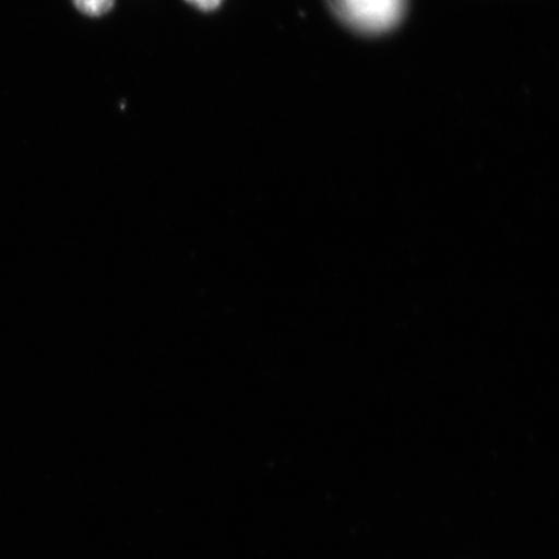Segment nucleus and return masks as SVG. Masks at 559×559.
Instances as JSON below:
<instances>
[{
    "label": "nucleus",
    "mask_w": 559,
    "mask_h": 559,
    "mask_svg": "<svg viewBox=\"0 0 559 559\" xmlns=\"http://www.w3.org/2000/svg\"><path fill=\"white\" fill-rule=\"evenodd\" d=\"M335 16L352 29L377 34L393 29L407 0H328Z\"/></svg>",
    "instance_id": "f257e3e1"
},
{
    "label": "nucleus",
    "mask_w": 559,
    "mask_h": 559,
    "mask_svg": "<svg viewBox=\"0 0 559 559\" xmlns=\"http://www.w3.org/2000/svg\"><path fill=\"white\" fill-rule=\"evenodd\" d=\"M76 10L90 17H100L114 9L115 0H73Z\"/></svg>",
    "instance_id": "f03ea898"
},
{
    "label": "nucleus",
    "mask_w": 559,
    "mask_h": 559,
    "mask_svg": "<svg viewBox=\"0 0 559 559\" xmlns=\"http://www.w3.org/2000/svg\"><path fill=\"white\" fill-rule=\"evenodd\" d=\"M187 3H190L199 9L202 12H213L218 10L223 0H186Z\"/></svg>",
    "instance_id": "7ed1b4c3"
}]
</instances>
